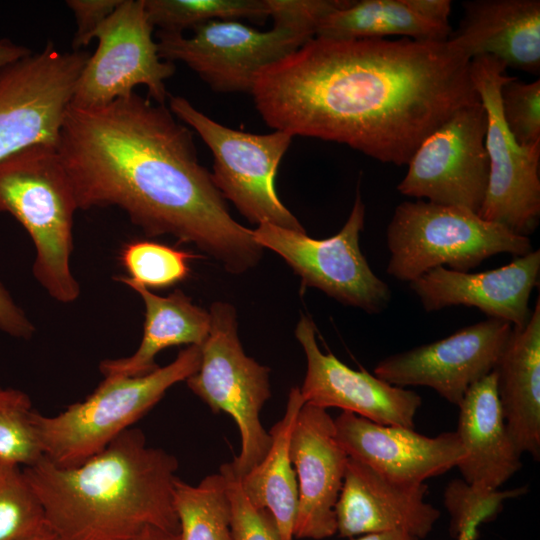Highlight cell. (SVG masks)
Listing matches in <instances>:
<instances>
[{"label":"cell","mask_w":540,"mask_h":540,"mask_svg":"<svg viewBox=\"0 0 540 540\" xmlns=\"http://www.w3.org/2000/svg\"><path fill=\"white\" fill-rule=\"evenodd\" d=\"M470 63L451 39L314 37L262 70L251 95L274 130L403 166L455 111L480 100Z\"/></svg>","instance_id":"cell-1"},{"label":"cell","mask_w":540,"mask_h":540,"mask_svg":"<svg viewBox=\"0 0 540 540\" xmlns=\"http://www.w3.org/2000/svg\"><path fill=\"white\" fill-rule=\"evenodd\" d=\"M178 120L135 92L100 107L70 105L56 149L77 207L117 206L147 236L173 235L243 273L263 248L230 215L191 130Z\"/></svg>","instance_id":"cell-2"},{"label":"cell","mask_w":540,"mask_h":540,"mask_svg":"<svg viewBox=\"0 0 540 540\" xmlns=\"http://www.w3.org/2000/svg\"><path fill=\"white\" fill-rule=\"evenodd\" d=\"M177 458L129 428L70 468L44 456L23 467L46 524L61 540H130L149 527L179 535L173 506Z\"/></svg>","instance_id":"cell-3"},{"label":"cell","mask_w":540,"mask_h":540,"mask_svg":"<svg viewBox=\"0 0 540 540\" xmlns=\"http://www.w3.org/2000/svg\"><path fill=\"white\" fill-rule=\"evenodd\" d=\"M56 148L31 145L0 161V213L15 217L28 232L36 250L34 277L66 304L80 294L70 267L78 207Z\"/></svg>","instance_id":"cell-4"},{"label":"cell","mask_w":540,"mask_h":540,"mask_svg":"<svg viewBox=\"0 0 540 540\" xmlns=\"http://www.w3.org/2000/svg\"><path fill=\"white\" fill-rule=\"evenodd\" d=\"M201 347L189 345L164 367L135 377H104L84 400L54 416L36 411L35 425L43 456L70 468L102 451L142 418L178 382L199 368Z\"/></svg>","instance_id":"cell-5"},{"label":"cell","mask_w":540,"mask_h":540,"mask_svg":"<svg viewBox=\"0 0 540 540\" xmlns=\"http://www.w3.org/2000/svg\"><path fill=\"white\" fill-rule=\"evenodd\" d=\"M386 236L390 252L387 273L409 283L439 266L468 272L493 255L517 257L532 251L527 236L468 209L426 200L400 203Z\"/></svg>","instance_id":"cell-6"},{"label":"cell","mask_w":540,"mask_h":540,"mask_svg":"<svg viewBox=\"0 0 540 540\" xmlns=\"http://www.w3.org/2000/svg\"><path fill=\"white\" fill-rule=\"evenodd\" d=\"M209 313L210 331L200 346V366L186 383L213 412H224L234 419L241 449L229 466L240 478L265 457L271 446V435L260 419L271 397L270 369L244 353L231 304L214 302Z\"/></svg>","instance_id":"cell-7"},{"label":"cell","mask_w":540,"mask_h":540,"mask_svg":"<svg viewBox=\"0 0 540 540\" xmlns=\"http://www.w3.org/2000/svg\"><path fill=\"white\" fill-rule=\"evenodd\" d=\"M169 109L191 127L213 157V182L249 222L270 223L306 232L280 201L274 179L293 136L278 130L255 134L226 127L196 109L186 98L169 96Z\"/></svg>","instance_id":"cell-8"},{"label":"cell","mask_w":540,"mask_h":540,"mask_svg":"<svg viewBox=\"0 0 540 540\" xmlns=\"http://www.w3.org/2000/svg\"><path fill=\"white\" fill-rule=\"evenodd\" d=\"M260 31L239 20H212L194 27L193 35L157 31L159 56L181 61L219 93L251 94L259 73L316 36L307 25L274 19Z\"/></svg>","instance_id":"cell-9"},{"label":"cell","mask_w":540,"mask_h":540,"mask_svg":"<svg viewBox=\"0 0 540 540\" xmlns=\"http://www.w3.org/2000/svg\"><path fill=\"white\" fill-rule=\"evenodd\" d=\"M506 69L502 61L492 56H478L470 63L471 78L487 114L484 143L489 180L478 214L528 237L540 216V143L519 144L504 122L500 92L511 77Z\"/></svg>","instance_id":"cell-10"},{"label":"cell","mask_w":540,"mask_h":540,"mask_svg":"<svg viewBox=\"0 0 540 540\" xmlns=\"http://www.w3.org/2000/svg\"><path fill=\"white\" fill-rule=\"evenodd\" d=\"M365 206L360 191L350 215L334 236L314 239L306 232L262 223L252 230L255 242L280 257L301 278L303 286L315 287L328 296L368 313L383 311L391 300L388 285L374 274L360 250Z\"/></svg>","instance_id":"cell-11"},{"label":"cell","mask_w":540,"mask_h":540,"mask_svg":"<svg viewBox=\"0 0 540 540\" xmlns=\"http://www.w3.org/2000/svg\"><path fill=\"white\" fill-rule=\"evenodd\" d=\"M89 58L53 43L0 70V161L36 144L57 147L78 78Z\"/></svg>","instance_id":"cell-12"},{"label":"cell","mask_w":540,"mask_h":540,"mask_svg":"<svg viewBox=\"0 0 540 540\" xmlns=\"http://www.w3.org/2000/svg\"><path fill=\"white\" fill-rule=\"evenodd\" d=\"M144 0H122L97 28V48L89 56L75 86L71 105L93 108L127 97L139 85L146 86L155 103L169 98L165 81L175 65L158 53Z\"/></svg>","instance_id":"cell-13"},{"label":"cell","mask_w":540,"mask_h":540,"mask_svg":"<svg viewBox=\"0 0 540 540\" xmlns=\"http://www.w3.org/2000/svg\"><path fill=\"white\" fill-rule=\"evenodd\" d=\"M486 130L481 100L459 108L420 143L397 190L478 213L489 180Z\"/></svg>","instance_id":"cell-14"},{"label":"cell","mask_w":540,"mask_h":540,"mask_svg":"<svg viewBox=\"0 0 540 540\" xmlns=\"http://www.w3.org/2000/svg\"><path fill=\"white\" fill-rule=\"evenodd\" d=\"M512 327L488 318L446 338L384 358L374 375L402 388L430 387L458 406L468 389L494 370Z\"/></svg>","instance_id":"cell-15"},{"label":"cell","mask_w":540,"mask_h":540,"mask_svg":"<svg viewBox=\"0 0 540 540\" xmlns=\"http://www.w3.org/2000/svg\"><path fill=\"white\" fill-rule=\"evenodd\" d=\"M311 318L302 315L295 329L307 360L300 389L305 404L339 408L382 425L414 428L422 398L365 370H353L332 353H323Z\"/></svg>","instance_id":"cell-16"},{"label":"cell","mask_w":540,"mask_h":540,"mask_svg":"<svg viewBox=\"0 0 540 540\" xmlns=\"http://www.w3.org/2000/svg\"><path fill=\"white\" fill-rule=\"evenodd\" d=\"M289 452L298 484L294 538L321 540L335 535V507L349 456L325 409L303 404L291 431Z\"/></svg>","instance_id":"cell-17"},{"label":"cell","mask_w":540,"mask_h":540,"mask_svg":"<svg viewBox=\"0 0 540 540\" xmlns=\"http://www.w3.org/2000/svg\"><path fill=\"white\" fill-rule=\"evenodd\" d=\"M334 425L337 441L350 458L402 484H423L456 467L464 456L455 431L428 437L414 428L378 424L347 411Z\"/></svg>","instance_id":"cell-18"},{"label":"cell","mask_w":540,"mask_h":540,"mask_svg":"<svg viewBox=\"0 0 540 540\" xmlns=\"http://www.w3.org/2000/svg\"><path fill=\"white\" fill-rule=\"evenodd\" d=\"M540 251L514 257L507 265L469 273L436 267L409 283L427 312L464 305L489 318L522 327L529 319L530 295L538 285Z\"/></svg>","instance_id":"cell-19"},{"label":"cell","mask_w":540,"mask_h":540,"mask_svg":"<svg viewBox=\"0 0 540 540\" xmlns=\"http://www.w3.org/2000/svg\"><path fill=\"white\" fill-rule=\"evenodd\" d=\"M427 491L424 483L395 482L349 457L335 507L336 533L352 538L398 530L425 538L440 517L425 501Z\"/></svg>","instance_id":"cell-20"},{"label":"cell","mask_w":540,"mask_h":540,"mask_svg":"<svg viewBox=\"0 0 540 540\" xmlns=\"http://www.w3.org/2000/svg\"><path fill=\"white\" fill-rule=\"evenodd\" d=\"M462 8L460 24L449 39L471 59L492 56L507 68L539 75V0H472Z\"/></svg>","instance_id":"cell-21"},{"label":"cell","mask_w":540,"mask_h":540,"mask_svg":"<svg viewBox=\"0 0 540 540\" xmlns=\"http://www.w3.org/2000/svg\"><path fill=\"white\" fill-rule=\"evenodd\" d=\"M458 407L455 432L464 456L456 467L466 483L497 490L521 468L522 453L506 426L495 371L472 385Z\"/></svg>","instance_id":"cell-22"},{"label":"cell","mask_w":540,"mask_h":540,"mask_svg":"<svg viewBox=\"0 0 540 540\" xmlns=\"http://www.w3.org/2000/svg\"><path fill=\"white\" fill-rule=\"evenodd\" d=\"M502 413L511 439L523 454L540 458V300L511 334L494 368Z\"/></svg>","instance_id":"cell-23"},{"label":"cell","mask_w":540,"mask_h":540,"mask_svg":"<svg viewBox=\"0 0 540 540\" xmlns=\"http://www.w3.org/2000/svg\"><path fill=\"white\" fill-rule=\"evenodd\" d=\"M117 279L134 289L144 301V334L140 346L131 356L106 359L100 363L99 369L104 377L142 376L158 368L155 357L163 349L182 344H203L210 331L209 311L194 305L181 290L162 297L128 276Z\"/></svg>","instance_id":"cell-24"},{"label":"cell","mask_w":540,"mask_h":540,"mask_svg":"<svg viewBox=\"0 0 540 540\" xmlns=\"http://www.w3.org/2000/svg\"><path fill=\"white\" fill-rule=\"evenodd\" d=\"M303 404L299 387L291 388L283 417L269 431L272 441L267 454L248 473L238 477L250 503L272 514L282 540H295L298 484L289 444L295 419Z\"/></svg>","instance_id":"cell-25"},{"label":"cell","mask_w":540,"mask_h":540,"mask_svg":"<svg viewBox=\"0 0 540 540\" xmlns=\"http://www.w3.org/2000/svg\"><path fill=\"white\" fill-rule=\"evenodd\" d=\"M452 31L451 26L423 17L410 0H360L350 1L328 14L315 37L354 40L402 36L422 42H444Z\"/></svg>","instance_id":"cell-26"},{"label":"cell","mask_w":540,"mask_h":540,"mask_svg":"<svg viewBox=\"0 0 540 540\" xmlns=\"http://www.w3.org/2000/svg\"><path fill=\"white\" fill-rule=\"evenodd\" d=\"M173 506L179 540H231L232 505L228 478L221 470L198 485L176 477Z\"/></svg>","instance_id":"cell-27"},{"label":"cell","mask_w":540,"mask_h":540,"mask_svg":"<svg viewBox=\"0 0 540 540\" xmlns=\"http://www.w3.org/2000/svg\"><path fill=\"white\" fill-rule=\"evenodd\" d=\"M144 6L152 26L167 33L183 34L212 20L262 23L269 17L267 0H144Z\"/></svg>","instance_id":"cell-28"},{"label":"cell","mask_w":540,"mask_h":540,"mask_svg":"<svg viewBox=\"0 0 540 540\" xmlns=\"http://www.w3.org/2000/svg\"><path fill=\"white\" fill-rule=\"evenodd\" d=\"M45 525L43 506L23 468L0 459V540H26Z\"/></svg>","instance_id":"cell-29"},{"label":"cell","mask_w":540,"mask_h":540,"mask_svg":"<svg viewBox=\"0 0 540 540\" xmlns=\"http://www.w3.org/2000/svg\"><path fill=\"white\" fill-rule=\"evenodd\" d=\"M35 413L26 393L0 387V459L26 467L43 457Z\"/></svg>","instance_id":"cell-30"},{"label":"cell","mask_w":540,"mask_h":540,"mask_svg":"<svg viewBox=\"0 0 540 540\" xmlns=\"http://www.w3.org/2000/svg\"><path fill=\"white\" fill-rule=\"evenodd\" d=\"M196 257L153 241H134L121 253L129 278L146 288L170 287L184 280L190 271L189 260Z\"/></svg>","instance_id":"cell-31"},{"label":"cell","mask_w":540,"mask_h":540,"mask_svg":"<svg viewBox=\"0 0 540 540\" xmlns=\"http://www.w3.org/2000/svg\"><path fill=\"white\" fill-rule=\"evenodd\" d=\"M527 492L526 487L486 490L463 479L451 481L444 491V506L450 515L449 532L457 538L463 532H477L479 525L496 518L503 502Z\"/></svg>","instance_id":"cell-32"},{"label":"cell","mask_w":540,"mask_h":540,"mask_svg":"<svg viewBox=\"0 0 540 540\" xmlns=\"http://www.w3.org/2000/svg\"><path fill=\"white\" fill-rule=\"evenodd\" d=\"M501 112L513 138L523 146L540 143V79L524 82L516 77L502 86Z\"/></svg>","instance_id":"cell-33"},{"label":"cell","mask_w":540,"mask_h":540,"mask_svg":"<svg viewBox=\"0 0 540 540\" xmlns=\"http://www.w3.org/2000/svg\"><path fill=\"white\" fill-rule=\"evenodd\" d=\"M220 470L228 478L232 505L231 540H282L272 514L250 503L241 488L239 478L234 475L229 463L223 464Z\"/></svg>","instance_id":"cell-34"},{"label":"cell","mask_w":540,"mask_h":540,"mask_svg":"<svg viewBox=\"0 0 540 540\" xmlns=\"http://www.w3.org/2000/svg\"><path fill=\"white\" fill-rule=\"evenodd\" d=\"M122 0H69L67 6L74 14L77 30L73 38L72 48L80 51L86 47L97 28L120 5Z\"/></svg>","instance_id":"cell-35"},{"label":"cell","mask_w":540,"mask_h":540,"mask_svg":"<svg viewBox=\"0 0 540 540\" xmlns=\"http://www.w3.org/2000/svg\"><path fill=\"white\" fill-rule=\"evenodd\" d=\"M0 330L10 336L29 339L35 327L0 282Z\"/></svg>","instance_id":"cell-36"},{"label":"cell","mask_w":540,"mask_h":540,"mask_svg":"<svg viewBox=\"0 0 540 540\" xmlns=\"http://www.w3.org/2000/svg\"><path fill=\"white\" fill-rule=\"evenodd\" d=\"M413 7L426 19L443 26H451L449 17L452 2L450 0H410Z\"/></svg>","instance_id":"cell-37"},{"label":"cell","mask_w":540,"mask_h":540,"mask_svg":"<svg viewBox=\"0 0 540 540\" xmlns=\"http://www.w3.org/2000/svg\"><path fill=\"white\" fill-rule=\"evenodd\" d=\"M25 46L13 43L8 39L0 40V70L31 54Z\"/></svg>","instance_id":"cell-38"},{"label":"cell","mask_w":540,"mask_h":540,"mask_svg":"<svg viewBox=\"0 0 540 540\" xmlns=\"http://www.w3.org/2000/svg\"><path fill=\"white\" fill-rule=\"evenodd\" d=\"M351 540H420L417 537L404 531H385L359 535Z\"/></svg>","instance_id":"cell-39"},{"label":"cell","mask_w":540,"mask_h":540,"mask_svg":"<svg viewBox=\"0 0 540 540\" xmlns=\"http://www.w3.org/2000/svg\"><path fill=\"white\" fill-rule=\"evenodd\" d=\"M130 540H179V537L158 528L149 527Z\"/></svg>","instance_id":"cell-40"},{"label":"cell","mask_w":540,"mask_h":540,"mask_svg":"<svg viewBox=\"0 0 540 540\" xmlns=\"http://www.w3.org/2000/svg\"><path fill=\"white\" fill-rule=\"evenodd\" d=\"M26 540H61L56 533L46 524L36 534Z\"/></svg>","instance_id":"cell-41"},{"label":"cell","mask_w":540,"mask_h":540,"mask_svg":"<svg viewBox=\"0 0 540 540\" xmlns=\"http://www.w3.org/2000/svg\"><path fill=\"white\" fill-rule=\"evenodd\" d=\"M479 536V532H463L461 533L456 540H476Z\"/></svg>","instance_id":"cell-42"}]
</instances>
